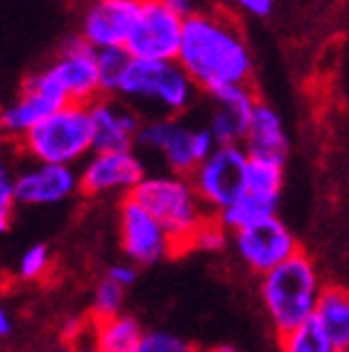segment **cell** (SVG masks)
<instances>
[{
    "label": "cell",
    "instance_id": "obj_16",
    "mask_svg": "<svg viewBox=\"0 0 349 352\" xmlns=\"http://www.w3.org/2000/svg\"><path fill=\"white\" fill-rule=\"evenodd\" d=\"M213 110L207 118V130L218 144H242L249 130L254 110L259 105L257 94L249 86H229L210 96Z\"/></svg>",
    "mask_w": 349,
    "mask_h": 352
},
{
    "label": "cell",
    "instance_id": "obj_27",
    "mask_svg": "<svg viewBox=\"0 0 349 352\" xmlns=\"http://www.w3.org/2000/svg\"><path fill=\"white\" fill-rule=\"evenodd\" d=\"M52 272V252L47 245H32L25 250V254L17 262V279L39 281Z\"/></svg>",
    "mask_w": 349,
    "mask_h": 352
},
{
    "label": "cell",
    "instance_id": "obj_1",
    "mask_svg": "<svg viewBox=\"0 0 349 352\" xmlns=\"http://www.w3.org/2000/svg\"><path fill=\"white\" fill-rule=\"evenodd\" d=\"M176 61L207 96L229 86H249L254 74L245 32L225 10H196L185 20Z\"/></svg>",
    "mask_w": 349,
    "mask_h": 352
},
{
    "label": "cell",
    "instance_id": "obj_2",
    "mask_svg": "<svg viewBox=\"0 0 349 352\" xmlns=\"http://www.w3.org/2000/svg\"><path fill=\"white\" fill-rule=\"evenodd\" d=\"M322 289L325 284L320 279L317 264L303 250L273 272L259 276V296L276 336H284L315 318Z\"/></svg>",
    "mask_w": 349,
    "mask_h": 352
},
{
    "label": "cell",
    "instance_id": "obj_34",
    "mask_svg": "<svg viewBox=\"0 0 349 352\" xmlns=\"http://www.w3.org/2000/svg\"><path fill=\"white\" fill-rule=\"evenodd\" d=\"M69 352H100V350L95 345H93L91 336H88V338H83V340H78V342H74V345H69Z\"/></svg>",
    "mask_w": 349,
    "mask_h": 352
},
{
    "label": "cell",
    "instance_id": "obj_5",
    "mask_svg": "<svg viewBox=\"0 0 349 352\" xmlns=\"http://www.w3.org/2000/svg\"><path fill=\"white\" fill-rule=\"evenodd\" d=\"M201 88L183 72L179 61L132 59L115 98L127 105H144L157 116L181 118L191 108Z\"/></svg>",
    "mask_w": 349,
    "mask_h": 352
},
{
    "label": "cell",
    "instance_id": "obj_12",
    "mask_svg": "<svg viewBox=\"0 0 349 352\" xmlns=\"http://www.w3.org/2000/svg\"><path fill=\"white\" fill-rule=\"evenodd\" d=\"M232 242H235L237 257L249 267V272L259 276L273 272L276 267L289 262L293 254L300 252L295 235L289 230V226L278 220V215L271 220H264L259 226L235 232Z\"/></svg>",
    "mask_w": 349,
    "mask_h": 352
},
{
    "label": "cell",
    "instance_id": "obj_35",
    "mask_svg": "<svg viewBox=\"0 0 349 352\" xmlns=\"http://www.w3.org/2000/svg\"><path fill=\"white\" fill-rule=\"evenodd\" d=\"M205 352H240L235 345H215V347H210V350H205Z\"/></svg>",
    "mask_w": 349,
    "mask_h": 352
},
{
    "label": "cell",
    "instance_id": "obj_10",
    "mask_svg": "<svg viewBox=\"0 0 349 352\" xmlns=\"http://www.w3.org/2000/svg\"><path fill=\"white\" fill-rule=\"evenodd\" d=\"M120 245L127 262L137 267H149L176 254L166 228L135 196L120 201Z\"/></svg>",
    "mask_w": 349,
    "mask_h": 352
},
{
    "label": "cell",
    "instance_id": "obj_31",
    "mask_svg": "<svg viewBox=\"0 0 349 352\" xmlns=\"http://www.w3.org/2000/svg\"><path fill=\"white\" fill-rule=\"evenodd\" d=\"M245 15L251 17H267L273 10V0H232Z\"/></svg>",
    "mask_w": 349,
    "mask_h": 352
},
{
    "label": "cell",
    "instance_id": "obj_7",
    "mask_svg": "<svg viewBox=\"0 0 349 352\" xmlns=\"http://www.w3.org/2000/svg\"><path fill=\"white\" fill-rule=\"evenodd\" d=\"M218 140L207 125H188L183 118L154 116L142 122L137 149L157 154L169 174L191 176L201 162H205L218 149Z\"/></svg>",
    "mask_w": 349,
    "mask_h": 352
},
{
    "label": "cell",
    "instance_id": "obj_14",
    "mask_svg": "<svg viewBox=\"0 0 349 352\" xmlns=\"http://www.w3.org/2000/svg\"><path fill=\"white\" fill-rule=\"evenodd\" d=\"M15 193L20 206H54L81 193V174L74 166L32 162L15 174Z\"/></svg>",
    "mask_w": 349,
    "mask_h": 352
},
{
    "label": "cell",
    "instance_id": "obj_24",
    "mask_svg": "<svg viewBox=\"0 0 349 352\" xmlns=\"http://www.w3.org/2000/svg\"><path fill=\"white\" fill-rule=\"evenodd\" d=\"M122 303H125V289L115 284L113 279H108V276H103V279L95 284V289H93L91 314H88V318H91L93 323L115 318V316L122 314Z\"/></svg>",
    "mask_w": 349,
    "mask_h": 352
},
{
    "label": "cell",
    "instance_id": "obj_32",
    "mask_svg": "<svg viewBox=\"0 0 349 352\" xmlns=\"http://www.w3.org/2000/svg\"><path fill=\"white\" fill-rule=\"evenodd\" d=\"M12 330H15V320H12V314L8 311V308H3V311H0V336H3V338L12 336Z\"/></svg>",
    "mask_w": 349,
    "mask_h": 352
},
{
    "label": "cell",
    "instance_id": "obj_15",
    "mask_svg": "<svg viewBox=\"0 0 349 352\" xmlns=\"http://www.w3.org/2000/svg\"><path fill=\"white\" fill-rule=\"evenodd\" d=\"M93 152H132L142 130V118L120 98H100L91 105Z\"/></svg>",
    "mask_w": 349,
    "mask_h": 352
},
{
    "label": "cell",
    "instance_id": "obj_33",
    "mask_svg": "<svg viewBox=\"0 0 349 352\" xmlns=\"http://www.w3.org/2000/svg\"><path fill=\"white\" fill-rule=\"evenodd\" d=\"M166 3H169V6L174 8V10L179 12L181 17H185V20H188V17H191L193 12H196V10H193V3H191V0H166Z\"/></svg>",
    "mask_w": 349,
    "mask_h": 352
},
{
    "label": "cell",
    "instance_id": "obj_8",
    "mask_svg": "<svg viewBox=\"0 0 349 352\" xmlns=\"http://www.w3.org/2000/svg\"><path fill=\"white\" fill-rule=\"evenodd\" d=\"M249 154L242 144H220L205 162L198 164L191 182L210 215H220L247 193Z\"/></svg>",
    "mask_w": 349,
    "mask_h": 352
},
{
    "label": "cell",
    "instance_id": "obj_4",
    "mask_svg": "<svg viewBox=\"0 0 349 352\" xmlns=\"http://www.w3.org/2000/svg\"><path fill=\"white\" fill-rule=\"evenodd\" d=\"M132 196L166 228L174 240L176 254L191 252L193 235L210 218V210L203 206L191 176L152 174Z\"/></svg>",
    "mask_w": 349,
    "mask_h": 352
},
{
    "label": "cell",
    "instance_id": "obj_29",
    "mask_svg": "<svg viewBox=\"0 0 349 352\" xmlns=\"http://www.w3.org/2000/svg\"><path fill=\"white\" fill-rule=\"evenodd\" d=\"M17 193H15V174L8 166L0 169V230H10L12 215H15Z\"/></svg>",
    "mask_w": 349,
    "mask_h": 352
},
{
    "label": "cell",
    "instance_id": "obj_11",
    "mask_svg": "<svg viewBox=\"0 0 349 352\" xmlns=\"http://www.w3.org/2000/svg\"><path fill=\"white\" fill-rule=\"evenodd\" d=\"M78 174H81V193L91 198L110 196V193H120L122 198H127L147 179V169L137 149L93 152L83 162Z\"/></svg>",
    "mask_w": 349,
    "mask_h": 352
},
{
    "label": "cell",
    "instance_id": "obj_37",
    "mask_svg": "<svg viewBox=\"0 0 349 352\" xmlns=\"http://www.w3.org/2000/svg\"><path fill=\"white\" fill-rule=\"evenodd\" d=\"M344 352H349V347H347V350H344Z\"/></svg>",
    "mask_w": 349,
    "mask_h": 352
},
{
    "label": "cell",
    "instance_id": "obj_18",
    "mask_svg": "<svg viewBox=\"0 0 349 352\" xmlns=\"http://www.w3.org/2000/svg\"><path fill=\"white\" fill-rule=\"evenodd\" d=\"M59 108H64V105L54 103L52 98H47V96H42L39 91H34V88L22 83L20 94L3 108L0 125H3L5 138L20 142L30 130H34L44 118L52 116V113Z\"/></svg>",
    "mask_w": 349,
    "mask_h": 352
},
{
    "label": "cell",
    "instance_id": "obj_19",
    "mask_svg": "<svg viewBox=\"0 0 349 352\" xmlns=\"http://www.w3.org/2000/svg\"><path fill=\"white\" fill-rule=\"evenodd\" d=\"M315 320L328 333L335 350L349 347V289L342 284H325L315 308Z\"/></svg>",
    "mask_w": 349,
    "mask_h": 352
},
{
    "label": "cell",
    "instance_id": "obj_30",
    "mask_svg": "<svg viewBox=\"0 0 349 352\" xmlns=\"http://www.w3.org/2000/svg\"><path fill=\"white\" fill-rule=\"evenodd\" d=\"M105 276H108V279H113L117 286H122V289H130V286L137 281V264H132V262L113 264Z\"/></svg>",
    "mask_w": 349,
    "mask_h": 352
},
{
    "label": "cell",
    "instance_id": "obj_26",
    "mask_svg": "<svg viewBox=\"0 0 349 352\" xmlns=\"http://www.w3.org/2000/svg\"><path fill=\"white\" fill-rule=\"evenodd\" d=\"M229 235L232 232L223 226V220L218 215H210L196 230V235H193L191 250H198V252H223L227 248Z\"/></svg>",
    "mask_w": 349,
    "mask_h": 352
},
{
    "label": "cell",
    "instance_id": "obj_13",
    "mask_svg": "<svg viewBox=\"0 0 349 352\" xmlns=\"http://www.w3.org/2000/svg\"><path fill=\"white\" fill-rule=\"evenodd\" d=\"M142 0H88L81 12L78 37L93 50H115L125 47L139 15Z\"/></svg>",
    "mask_w": 349,
    "mask_h": 352
},
{
    "label": "cell",
    "instance_id": "obj_21",
    "mask_svg": "<svg viewBox=\"0 0 349 352\" xmlns=\"http://www.w3.org/2000/svg\"><path fill=\"white\" fill-rule=\"evenodd\" d=\"M276 210H278V198L259 196V193L247 191L237 204H232L227 210H223L218 218L223 220V226L235 235V232L247 230V228H251V226H259L264 220L276 218Z\"/></svg>",
    "mask_w": 349,
    "mask_h": 352
},
{
    "label": "cell",
    "instance_id": "obj_23",
    "mask_svg": "<svg viewBox=\"0 0 349 352\" xmlns=\"http://www.w3.org/2000/svg\"><path fill=\"white\" fill-rule=\"evenodd\" d=\"M284 188V164L271 160H249L247 169V191L259 196H281Z\"/></svg>",
    "mask_w": 349,
    "mask_h": 352
},
{
    "label": "cell",
    "instance_id": "obj_25",
    "mask_svg": "<svg viewBox=\"0 0 349 352\" xmlns=\"http://www.w3.org/2000/svg\"><path fill=\"white\" fill-rule=\"evenodd\" d=\"M132 56L125 47H115V50H100L98 52V72H100V86H103V96L115 98L117 88L125 76L127 66H130Z\"/></svg>",
    "mask_w": 349,
    "mask_h": 352
},
{
    "label": "cell",
    "instance_id": "obj_3",
    "mask_svg": "<svg viewBox=\"0 0 349 352\" xmlns=\"http://www.w3.org/2000/svg\"><path fill=\"white\" fill-rule=\"evenodd\" d=\"M25 86L34 88L59 105L91 108L95 100L105 98L100 86L98 52L81 37L66 39L49 64L25 78Z\"/></svg>",
    "mask_w": 349,
    "mask_h": 352
},
{
    "label": "cell",
    "instance_id": "obj_28",
    "mask_svg": "<svg viewBox=\"0 0 349 352\" xmlns=\"http://www.w3.org/2000/svg\"><path fill=\"white\" fill-rule=\"evenodd\" d=\"M139 352H201L193 342L174 336L169 330H147Z\"/></svg>",
    "mask_w": 349,
    "mask_h": 352
},
{
    "label": "cell",
    "instance_id": "obj_6",
    "mask_svg": "<svg viewBox=\"0 0 349 352\" xmlns=\"http://www.w3.org/2000/svg\"><path fill=\"white\" fill-rule=\"evenodd\" d=\"M27 160L39 164L76 166L93 154L91 108L64 105L47 116L20 142H15Z\"/></svg>",
    "mask_w": 349,
    "mask_h": 352
},
{
    "label": "cell",
    "instance_id": "obj_22",
    "mask_svg": "<svg viewBox=\"0 0 349 352\" xmlns=\"http://www.w3.org/2000/svg\"><path fill=\"white\" fill-rule=\"evenodd\" d=\"M276 340L278 352H335L333 340H330L328 333L320 328V323L315 318L289 330L284 336H276Z\"/></svg>",
    "mask_w": 349,
    "mask_h": 352
},
{
    "label": "cell",
    "instance_id": "obj_9",
    "mask_svg": "<svg viewBox=\"0 0 349 352\" xmlns=\"http://www.w3.org/2000/svg\"><path fill=\"white\" fill-rule=\"evenodd\" d=\"M183 28L185 17H181L166 0H142L125 50L132 59L176 61L183 42Z\"/></svg>",
    "mask_w": 349,
    "mask_h": 352
},
{
    "label": "cell",
    "instance_id": "obj_36",
    "mask_svg": "<svg viewBox=\"0 0 349 352\" xmlns=\"http://www.w3.org/2000/svg\"><path fill=\"white\" fill-rule=\"evenodd\" d=\"M335 352H344V350H335Z\"/></svg>",
    "mask_w": 349,
    "mask_h": 352
},
{
    "label": "cell",
    "instance_id": "obj_20",
    "mask_svg": "<svg viewBox=\"0 0 349 352\" xmlns=\"http://www.w3.org/2000/svg\"><path fill=\"white\" fill-rule=\"evenodd\" d=\"M147 330L139 320L127 314L115 316L108 320H91V340L100 352H139Z\"/></svg>",
    "mask_w": 349,
    "mask_h": 352
},
{
    "label": "cell",
    "instance_id": "obj_17",
    "mask_svg": "<svg viewBox=\"0 0 349 352\" xmlns=\"http://www.w3.org/2000/svg\"><path fill=\"white\" fill-rule=\"evenodd\" d=\"M242 147L249 154V160H271L286 164V157H289L291 149L289 132H286L281 116L264 100H259L257 110L251 116Z\"/></svg>",
    "mask_w": 349,
    "mask_h": 352
}]
</instances>
